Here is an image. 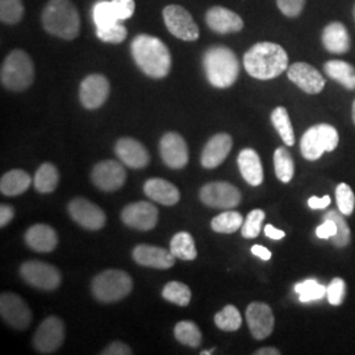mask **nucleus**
I'll use <instances>...</instances> for the list:
<instances>
[{"label":"nucleus","mask_w":355,"mask_h":355,"mask_svg":"<svg viewBox=\"0 0 355 355\" xmlns=\"http://www.w3.org/2000/svg\"><path fill=\"white\" fill-rule=\"evenodd\" d=\"M345 290H346V284L341 278H334L331 280L329 286L327 287V295H328L330 304H341L345 296Z\"/></svg>","instance_id":"obj_45"},{"label":"nucleus","mask_w":355,"mask_h":355,"mask_svg":"<svg viewBox=\"0 0 355 355\" xmlns=\"http://www.w3.org/2000/svg\"><path fill=\"white\" fill-rule=\"evenodd\" d=\"M255 355H279L280 352L278 349H275V347H262V349H259V350H257Z\"/></svg>","instance_id":"obj_54"},{"label":"nucleus","mask_w":355,"mask_h":355,"mask_svg":"<svg viewBox=\"0 0 355 355\" xmlns=\"http://www.w3.org/2000/svg\"><path fill=\"white\" fill-rule=\"evenodd\" d=\"M271 121L284 144L292 146L295 144V133L287 110L284 107H277L271 114Z\"/></svg>","instance_id":"obj_33"},{"label":"nucleus","mask_w":355,"mask_h":355,"mask_svg":"<svg viewBox=\"0 0 355 355\" xmlns=\"http://www.w3.org/2000/svg\"><path fill=\"white\" fill-rule=\"evenodd\" d=\"M265 234L271 240H282L286 236V233L283 230H279V229L272 227L271 224H268V225L265 227Z\"/></svg>","instance_id":"obj_52"},{"label":"nucleus","mask_w":355,"mask_h":355,"mask_svg":"<svg viewBox=\"0 0 355 355\" xmlns=\"http://www.w3.org/2000/svg\"><path fill=\"white\" fill-rule=\"evenodd\" d=\"M340 142L338 132L329 124L311 127L300 141V150L308 161H316L325 152H333Z\"/></svg>","instance_id":"obj_7"},{"label":"nucleus","mask_w":355,"mask_h":355,"mask_svg":"<svg viewBox=\"0 0 355 355\" xmlns=\"http://www.w3.org/2000/svg\"><path fill=\"white\" fill-rule=\"evenodd\" d=\"M353 121H354L355 124V101L354 103H353Z\"/></svg>","instance_id":"obj_55"},{"label":"nucleus","mask_w":355,"mask_h":355,"mask_svg":"<svg viewBox=\"0 0 355 355\" xmlns=\"http://www.w3.org/2000/svg\"><path fill=\"white\" fill-rule=\"evenodd\" d=\"M133 288L132 277L123 270H105L91 283V291L102 303H116L125 299Z\"/></svg>","instance_id":"obj_6"},{"label":"nucleus","mask_w":355,"mask_h":355,"mask_svg":"<svg viewBox=\"0 0 355 355\" xmlns=\"http://www.w3.org/2000/svg\"><path fill=\"white\" fill-rule=\"evenodd\" d=\"M67 211L78 225L87 230H101L107 223L102 208L85 198L73 199L67 205Z\"/></svg>","instance_id":"obj_14"},{"label":"nucleus","mask_w":355,"mask_h":355,"mask_svg":"<svg viewBox=\"0 0 355 355\" xmlns=\"http://www.w3.org/2000/svg\"><path fill=\"white\" fill-rule=\"evenodd\" d=\"M336 233H337V225L333 220H329V218H325V223L321 224L316 229V234H318V239H324V240L336 236Z\"/></svg>","instance_id":"obj_49"},{"label":"nucleus","mask_w":355,"mask_h":355,"mask_svg":"<svg viewBox=\"0 0 355 355\" xmlns=\"http://www.w3.org/2000/svg\"><path fill=\"white\" fill-rule=\"evenodd\" d=\"M164 20L171 35L183 41L199 38V28L191 13L180 6H167L164 10Z\"/></svg>","instance_id":"obj_12"},{"label":"nucleus","mask_w":355,"mask_h":355,"mask_svg":"<svg viewBox=\"0 0 355 355\" xmlns=\"http://www.w3.org/2000/svg\"><path fill=\"white\" fill-rule=\"evenodd\" d=\"M329 204L330 198L328 195H325L324 198H316V196H313V198H311V199L308 200V205H309L312 209H324V208H327Z\"/></svg>","instance_id":"obj_51"},{"label":"nucleus","mask_w":355,"mask_h":355,"mask_svg":"<svg viewBox=\"0 0 355 355\" xmlns=\"http://www.w3.org/2000/svg\"><path fill=\"white\" fill-rule=\"evenodd\" d=\"M92 17H94V23L96 28H105V26H112L116 21H119V19L114 13L112 1H107V0H101L94 6Z\"/></svg>","instance_id":"obj_39"},{"label":"nucleus","mask_w":355,"mask_h":355,"mask_svg":"<svg viewBox=\"0 0 355 355\" xmlns=\"http://www.w3.org/2000/svg\"><path fill=\"white\" fill-rule=\"evenodd\" d=\"M121 220L129 228L148 232L155 228L158 223V209L149 202L128 204L121 211Z\"/></svg>","instance_id":"obj_16"},{"label":"nucleus","mask_w":355,"mask_h":355,"mask_svg":"<svg viewBox=\"0 0 355 355\" xmlns=\"http://www.w3.org/2000/svg\"><path fill=\"white\" fill-rule=\"evenodd\" d=\"M205 21L207 26L220 35L240 32L243 28L241 16H239L237 13L230 11L228 8L218 6L208 10L205 15Z\"/></svg>","instance_id":"obj_22"},{"label":"nucleus","mask_w":355,"mask_h":355,"mask_svg":"<svg viewBox=\"0 0 355 355\" xmlns=\"http://www.w3.org/2000/svg\"><path fill=\"white\" fill-rule=\"evenodd\" d=\"M233 140L228 133H218L207 142L202 153V165L205 168H216L221 165L232 150Z\"/></svg>","instance_id":"obj_23"},{"label":"nucleus","mask_w":355,"mask_h":355,"mask_svg":"<svg viewBox=\"0 0 355 355\" xmlns=\"http://www.w3.org/2000/svg\"><path fill=\"white\" fill-rule=\"evenodd\" d=\"M243 66L249 76L268 80L288 69V55L278 44L258 42L245 53Z\"/></svg>","instance_id":"obj_1"},{"label":"nucleus","mask_w":355,"mask_h":355,"mask_svg":"<svg viewBox=\"0 0 355 355\" xmlns=\"http://www.w3.org/2000/svg\"><path fill=\"white\" fill-rule=\"evenodd\" d=\"M170 252L182 261H193L198 257L195 241L190 233L179 232L170 242Z\"/></svg>","instance_id":"obj_31"},{"label":"nucleus","mask_w":355,"mask_h":355,"mask_svg":"<svg viewBox=\"0 0 355 355\" xmlns=\"http://www.w3.org/2000/svg\"><path fill=\"white\" fill-rule=\"evenodd\" d=\"M287 76L299 89L311 95H316L325 87V79L321 73L305 62L292 64L287 69Z\"/></svg>","instance_id":"obj_18"},{"label":"nucleus","mask_w":355,"mask_h":355,"mask_svg":"<svg viewBox=\"0 0 355 355\" xmlns=\"http://www.w3.org/2000/svg\"><path fill=\"white\" fill-rule=\"evenodd\" d=\"M64 341V325L57 316L45 318L33 337V347L41 354L55 353Z\"/></svg>","instance_id":"obj_11"},{"label":"nucleus","mask_w":355,"mask_h":355,"mask_svg":"<svg viewBox=\"0 0 355 355\" xmlns=\"http://www.w3.org/2000/svg\"><path fill=\"white\" fill-rule=\"evenodd\" d=\"M42 26L51 36L74 40L80 29L76 6L70 0H51L42 11Z\"/></svg>","instance_id":"obj_3"},{"label":"nucleus","mask_w":355,"mask_h":355,"mask_svg":"<svg viewBox=\"0 0 355 355\" xmlns=\"http://www.w3.org/2000/svg\"><path fill=\"white\" fill-rule=\"evenodd\" d=\"M215 324L218 329L224 331H236L241 328V313L234 305H227L223 311L216 313Z\"/></svg>","instance_id":"obj_37"},{"label":"nucleus","mask_w":355,"mask_h":355,"mask_svg":"<svg viewBox=\"0 0 355 355\" xmlns=\"http://www.w3.org/2000/svg\"><path fill=\"white\" fill-rule=\"evenodd\" d=\"M204 71L209 83L217 89H228L240 74L236 54L227 46H212L204 53Z\"/></svg>","instance_id":"obj_4"},{"label":"nucleus","mask_w":355,"mask_h":355,"mask_svg":"<svg viewBox=\"0 0 355 355\" xmlns=\"http://www.w3.org/2000/svg\"><path fill=\"white\" fill-rule=\"evenodd\" d=\"M252 253L254 255H257V257H259L263 261H270L271 259V252L266 249L265 246H262V245H254L253 248H252Z\"/></svg>","instance_id":"obj_53"},{"label":"nucleus","mask_w":355,"mask_h":355,"mask_svg":"<svg viewBox=\"0 0 355 355\" xmlns=\"http://www.w3.org/2000/svg\"><path fill=\"white\" fill-rule=\"evenodd\" d=\"M114 153L124 165L139 170L149 165L150 154L146 148L135 139L123 137L116 142Z\"/></svg>","instance_id":"obj_20"},{"label":"nucleus","mask_w":355,"mask_h":355,"mask_svg":"<svg viewBox=\"0 0 355 355\" xmlns=\"http://www.w3.org/2000/svg\"><path fill=\"white\" fill-rule=\"evenodd\" d=\"M324 218L333 220L337 225V233H336V236L331 237L333 245H336L337 248L347 246L349 242H350V228H349L347 223L343 218V214L337 212V211H330L327 215L324 216Z\"/></svg>","instance_id":"obj_41"},{"label":"nucleus","mask_w":355,"mask_h":355,"mask_svg":"<svg viewBox=\"0 0 355 355\" xmlns=\"http://www.w3.org/2000/svg\"><path fill=\"white\" fill-rule=\"evenodd\" d=\"M91 179L99 190L114 192L124 186L127 180V171L120 162L107 159L94 166L91 171Z\"/></svg>","instance_id":"obj_13"},{"label":"nucleus","mask_w":355,"mask_h":355,"mask_svg":"<svg viewBox=\"0 0 355 355\" xmlns=\"http://www.w3.org/2000/svg\"><path fill=\"white\" fill-rule=\"evenodd\" d=\"M295 291L299 293L302 303H309L313 300H320L327 293V287L318 284L315 279L304 280L295 286Z\"/></svg>","instance_id":"obj_40"},{"label":"nucleus","mask_w":355,"mask_h":355,"mask_svg":"<svg viewBox=\"0 0 355 355\" xmlns=\"http://www.w3.org/2000/svg\"><path fill=\"white\" fill-rule=\"evenodd\" d=\"M336 199L340 212L343 215L349 216L353 214L355 207L354 192L350 189L349 184L341 183L336 189Z\"/></svg>","instance_id":"obj_43"},{"label":"nucleus","mask_w":355,"mask_h":355,"mask_svg":"<svg viewBox=\"0 0 355 355\" xmlns=\"http://www.w3.org/2000/svg\"><path fill=\"white\" fill-rule=\"evenodd\" d=\"M26 243L37 253H51L58 245V236L54 229L46 224H36L26 230Z\"/></svg>","instance_id":"obj_24"},{"label":"nucleus","mask_w":355,"mask_h":355,"mask_svg":"<svg viewBox=\"0 0 355 355\" xmlns=\"http://www.w3.org/2000/svg\"><path fill=\"white\" fill-rule=\"evenodd\" d=\"M111 86L102 74H91L86 76L79 87V99L86 110L101 108L110 96Z\"/></svg>","instance_id":"obj_15"},{"label":"nucleus","mask_w":355,"mask_h":355,"mask_svg":"<svg viewBox=\"0 0 355 355\" xmlns=\"http://www.w3.org/2000/svg\"><path fill=\"white\" fill-rule=\"evenodd\" d=\"M96 36L104 42L120 44L127 38L128 31L127 28L121 24V21H116L112 26L98 28L96 29Z\"/></svg>","instance_id":"obj_44"},{"label":"nucleus","mask_w":355,"mask_h":355,"mask_svg":"<svg viewBox=\"0 0 355 355\" xmlns=\"http://www.w3.org/2000/svg\"><path fill=\"white\" fill-rule=\"evenodd\" d=\"M145 195L155 203L175 205L180 200V192L177 186L161 178H153L144 184Z\"/></svg>","instance_id":"obj_25"},{"label":"nucleus","mask_w":355,"mask_h":355,"mask_svg":"<svg viewBox=\"0 0 355 355\" xmlns=\"http://www.w3.org/2000/svg\"><path fill=\"white\" fill-rule=\"evenodd\" d=\"M132 57L141 71L154 79L165 78L171 69V54L159 38L139 35L130 44Z\"/></svg>","instance_id":"obj_2"},{"label":"nucleus","mask_w":355,"mask_h":355,"mask_svg":"<svg viewBox=\"0 0 355 355\" xmlns=\"http://www.w3.org/2000/svg\"><path fill=\"white\" fill-rule=\"evenodd\" d=\"M60 182V173L53 164H42L37 168L35 175V189L41 193H51L55 191Z\"/></svg>","instance_id":"obj_30"},{"label":"nucleus","mask_w":355,"mask_h":355,"mask_svg":"<svg viewBox=\"0 0 355 355\" xmlns=\"http://www.w3.org/2000/svg\"><path fill=\"white\" fill-rule=\"evenodd\" d=\"M203 204L217 209H232L241 203V192L228 182H211L200 190Z\"/></svg>","instance_id":"obj_9"},{"label":"nucleus","mask_w":355,"mask_h":355,"mask_svg":"<svg viewBox=\"0 0 355 355\" xmlns=\"http://www.w3.org/2000/svg\"><path fill=\"white\" fill-rule=\"evenodd\" d=\"M175 338L189 347H199L203 341V334L199 327L192 321H180L174 328Z\"/></svg>","instance_id":"obj_32"},{"label":"nucleus","mask_w":355,"mask_h":355,"mask_svg":"<svg viewBox=\"0 0 355 355\" xmlns=\"http://www.w3.org/2000/svg\"><path fill=\"white\" fill-rule=\"evenodd\" d=\"M20 275L38 290L54 291L61 284V272L55 266L41 261H26L20 267Z\"/></svg>","instance_id":"obj_8"},{"label":"nucleus","mask_w":355,"mask_h":355,"mask_svg":"<svg viewBox=\"0 0 355 355\" xmlns=\"http://www.w3.org/2000/svg\"><path fill=\"white\" fill-rule=\"evenodd\" d=\"M243 224V217L240 212L236 211H225L215 218L211 223V227L215 230L216 233H224V234H230L237 232L241 228Z\"/></svg>","instance_id":"obj_34"},{"label":"nucleus","mask_w":355,"mask_h":355,"mask_svg":"<svg viewBox=\"0 0 355 355\" xmlns=\"http://www.w3.org/2000/svg\"><path fill=\"white\" fill-rule=\"evenodd\" d=\"M212 353H214V350H211V352H202V353H200V354L209 355V354H212Z\"/></svg>","instance_id":"obj_56"},{"label":"nucleus","mask_w":355,"mask_h":355,"mask_svg":"<svg viewBox=\"0 0 355 355\" xmlns=\"http://www.w3.org/2000/svg\"><path fill=\"white\" fill-rule=\"evenodd\" d=\"M119 21H125L135 13V0H111Z\"/></svg>","instance_id":"obj_46"},{"label":"nucleus","mask_w":355,"mask_h":355,"mask_svg":"<svg viewBox=\"0 0 355 355\" xmlns=\"http://www.w3.org/2000/svg\"><path fill=\"white\" fill-rule=\"evenodd\" d=\"M159 154L167 167L180 170L189 164V148L184 139L175 132H168L159 142Z\"/></svg>","instance_id":"obj_17"},{"label":"nucleus","mask_w":355,"mask_h":355,"mask_svg":"<svg viewBox=\"0 0 355 355\" xmlns=\"http://www.w3.org/2000/svg\"><path fill=\"white\" fill-rule=\"evenodd\" d=\"M266 214L262 209H254L252 211L246 220L243 221L241 227L242 236L245 239H255L261 233L262 223L265 221Z\"/></svg>","instance_id":"obj_42"},{"label":"nucleus","mask_w":355,"mask_h":355,"mask_svg":"<svg viewBox=\"0 0 355 355\" xmlns=\"http://www.w3.org/2000/svg\"><path fill=\"white\" fill-rule=\"evenodd\" d=\"M354 19H355V6H354Z\"/></svg>","instance_id":"obj_57"},{"label":"nucleus","mask_w":355,"mask_h":355,"mask_svg":"<svg viewBox=\"0 0 355 355\" xmlns=\"http://www.w3.org/2000/svg\"><path fill=\"white\" fill-rule=\"evenodd\" d=\"M322 45L333 54H343L350 49L352 41L346 26L340 21H333L322 31Z\"/></svg>","instance_id":"obj_26"},{"label":"nucleus","mask_w":355,"mask_h":355,"mask_svg":"<svg viewBox=\"0 0 355 355\" xmlns=\"http://www.w3.org/2000/svg\"><path fill=\"white\" fill-rule=\"evenodd\" d=\"M239 167L241 175L250 186H259L263 182V167L258 153L253 149H243L239 155Z\"/></svg>","instance_id":"obj_27"},{"label":"nucleus","mask_w":355,"mask_h":355,"mask_svg":"<svg viewBox=\"0 0 355 355\" xmlns=\"http://www.w3.org/2000/svg\"><path fill=\"white\" fill-rule=\"evenodd\" d=\"M278 8L287 17L299 16L304 8L305 0H277Z\"/></svg>","instance_id":"obj_47"},{"label":"nucleus","mask_w":355,"mask_h":355,"mask_svg":"<svg viewBox=\"0 0 355 355\" xmlns=\"http://www.w3.org/2000/svg\"><path fill=\"white\" fill-rule=\"evenodd\" d=\"M190 287L180 282H170L167 283L162 290V297L179 306H187L191 302Z\"/></svg>","instance_id":"obj_36"},{"label":"nucleus","mask_w":355,"mask_h":355,"mask_svg":"<svg viewBox=\"0 0 355 355\" xmlns=\"http://www.w3.org/2000/svg\"><path fill=\"white\" fill-rule=\"evenodd\" d=\"M133 259L140 266L167 270L175 265V255L164 248L153 245H137L133 249Z\"/></svg>","instance_id":"obj_21"},{"label":"nucleus","mask_w":355,"mask_h":355,"mask_svg":"<svg viewBox=\"0 0 355 355\" xmlns=\"http://www.w3.org/2000/svg\"><path fill=\"white\" fill-rule=\"evenodd\" d=\"M0 315L13 329L24 330L32 322V312L21 296L4 292L0 296Z\"/></svg>","instance_id":"obj_10"},{"label":"nucleus","mask_w":355,"mask_h":355,"mask_svg":"<svg viewBox=\"0 0 355 355\" xmlns=\"http://www.w3.org/2000/svg\"><path fill=\"white\" fill-rule=\"evenodd\" d=\"M15 217V209L11 205H6L1 204L0 205V227L4 228L6 225H8Z\"/></svg>","instance_id":"obj_50"},{"label":"nucleus","mask_w":355,"mask_h":355,"mask_svg":"<svg viewBox=\"0 0 355 355\" xmlns=\"http://www.w3.org/2000/svg\"><path fill=\"white\" fill-rule=\"evenodd\" d=\"M327 76L343 85L345 89H355V69L345 61L333 60L324 64Z\"/></svg>","instance_id":"obj_29"},{"label":"nucleus","mask_w":355,"mask_h":355,"mask_svg":"<svg viewBox=\"0 0 355 355\" xmlns=\"http://www.w3.org/2000/svg\"><path fill=\"white\" fill-rule=\"evenodd\" d=\"M0 80L3 87L10 91L29 89L35 80V64L29 54L20 49L11 51L1 64Z\"/></svg>","instance_id":"obj_5"},{"label":"nucleus","mask_w":355,"mask_h":355,"mask_svg":"<svg viewBox=\"0 0 355 355\" xmlns=\"http://www.w3.org/2000/svg\"><path fill=\"white\" fill-rule=\"evenodd\" d=\"M31 183L32 179L24 170H11L0 179V192L6 196H17L24 193Z\"/></svg>","instance_id":"obj_28"},{"label":"nucleus","mask_w":355,"mask_h":355,"mask_svg":"<svg viewBox=\"0 0 355 355\" xmlns=\"http://www.w3.org/2000/svg\"><path fill=\"white\" fill-rule=\"evenodd\" d=\"M103 355H130L133 354L132 349L120 341H114V343L108 345L102 352Z\"/></svg>","instance_id":"obj_48"},{"label":"nucleus","mask_w":355,"mask_h":355,"mask_svg":"<svg viewBox=\"0 0 355 355\" xmlns=\"http://www.w3.org/2000/svg\"><path fill=\"white\" fill-rule=\"evenodd\" d=\"M246 321L255 340L267 338L272 333L275 324L271 308L259 302L252 303L246 308Z\"/></svg>","instance_id":"obj_19"},{"label":"nucleus","mask_w":355,"mask_h":355,"mask_svg":"<svg viewBox=\"0 0 355 355\" xmlns=\"http://www.w3.org/2000/svg\"><path fill=\"white\" fill-rule=\"evenodd\" d=\"M24 16V4L21 0H0V20L13 26L21 21Z\"/></svg>","instance_id":"obj_38"},{"label":"nucleus","mask_w":355,"mask_h":355,"mask_svg":"<svg viewBox=\"0 0 355 355\" xmlns=\"http://www.w3.org/2000/svg\"><path fill=\"white\" fill-rule=\"evenodd\" d=\"M274 167L275 174L280 182L288 183L291 182L293 174H295V166L291 154L286 148H278L274 153Z\"/></svg>","instance_id":"obj_35"}]
</instances>
